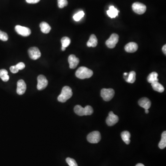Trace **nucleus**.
I'll return each mask as SVG.
<instances>
[{"label": "nucleus", "instance_id": "obj_26", "mask_svg": "<svg viewBox=\"0 0 166 166\" xmlns=\"http://www.w3.org/2000/svg\"><path fill=\"white\" fill-rule=\"evenodd\" d=\"M84 12L81 11L79 12L77 14H75L73 17L74 20L76 21H79L84 16Z\"/></svg>", "mask_w": 166, "mask_h": 166}, {"label": "nucleus", "instance_id": "obj_16", "mask_svg": "<svg viewBox=\"0 0 166 166\" xmlns=\"http://www.w3.org/2000/svg\"><path fill=\"white\" fill-rule=\"evenodd\" d=\"M119 12L116 8H115L113 6L109 7V10L107 11V13L108 16L111 18H114L117 16Z\"/></svg>", "mask_w": 166, "mask_h": 166}, {"label": "nucleus", "instance_id": "obj_34", "mask_svg": "<svg viewBox=\"0 0 166 166\" xmlns=\"http://www.w3.org/2000/svg\"><path fill=\"white\" fill-rule=\"evenodd\" d=\"M136 166H144V165L142 164V163H138L136 165Z\"/></svg>", "mask_w": 166, "mask_h": 166}, {"label": "nucleus", "instance_id": "obj_35", "mask_svg": "<svg viewBox=\"0 0 166 166\" xmlns=\"http://www.w3.org/2000/svg\"><path fill=\"white\" fill-rule=\"evenodd\" d=\"M66 48L62 46V47H61V50H62V51H65V50H66Z\"/></svg>", "mask_w": 166, "mask_h": 166}, {"label": "nucleus", "instance_id": "obj_24", "mask_svg": "<svg viewBox=\"0 0 166 166\" xmlns=\"http://www.w3.org/2000/svg\"><path fill=\"white\" fill-rule=\"evenodd\" d=\"M0 78L4 82H7L9 79L8 72L6 69L0 70Z\"/></svg>", "mask_w": 166, "mask_h": 166}, {"label": "nucleus", "instance_id": "obj_15", "mask_svg": "<svg viewBox=\"0 0 166 166\" xmlns=\"http://www.w3.org/2000/svg\"><path fill=\"white\" fill-rule=\"evenodd\" d=\"M138 104L144 109H149L151 106V102L147 98H142L138 101Z\"/></svg>", "mask_w": 166, "mask_h": 166}, {"label": "nucleus", "instance_id": "obj_5", "mask_svg": "<svg viewBox=\"0 0 166 166\" xmlns=\"http://www.w3.org/2000/svg\"><path fill=\"white\" fill-rule=\"evenodd\" d=\"M87 139L90 143H98L101 139V134L98 131L91 132L87 136Z\"/></svg>", "mask_w": 166, "mask_h": 166}, {"label": "nucleus", "instance_id": "obj_28", "mask_svg": "<svg viewBox=\"0 0 166 166\" xmlns=\"http://www.w3.org/2000/svg\"><path fill=\"white\" fill-rule=\"evenodd\" d=\"M68 5L67 0H58V5L59 7L62 8Z\"/></svg>", "mask_w": 166, "mask_h": 166}, {"label": "nucleus", "instance_id": "obj_4", "mask_svg": "<svg viewBox=\"0 0 166 166\" xmlns=\"http://www.w3.org/2000/svg\"><path fill=\"white\" fill-rule=\"evenodd\" d=\"M114 90L113 89H103L101 90V95L105 101H109L114 97Z\"/></svg>", "mask_w": 166, "mask_h": 166}, {"label": "nucleus", "instance_id": "obj_7", "mask_svg": "<svg viewBox=\"0 0 166 166\" xmlns=\"http://www.w3.org/2000/svg\"><path fill=\"white\" fill-rule=\"evenodd\" d=\"M118 35L115 33H113L111 35L109 39L107 40L106 42V44L108 48L110 49H113L115 47L116 44H117L119 41Z\"/></svg>", "mask_w": 166, "mask_h": 166}, {"label": "nucleus", "instance_id": "obj_3", "mask_svg": "<svg viewBox=\"0 0 166 166\" xmlns=\"http://www.w3.org/2000/svg\"><path fill=\"white\" fill-rule=\"evenodd\" d=\"M73 95L72 89L69 86H66L62 88L61 94L58 97V100L61 103H65Z\"/></svg>", "mask_w": 166, "mask_h": 166}, {"label": "nucleus", "instance_id": "obj_20", "mask_svg": "<svg viewBox=\"0 0 166 166\" xmlns=\"http://www.w3.org/2000/svg\"><path fill=\"white\" fill-rule=\"evenodd\" d=\"M151 85L154 90L157 91L158 92L162 93L164 91V88L163 85H162L158 82L157 81L151 83Z\"/></svg>", "mask_w": 166, "mask_h": 166}, {"label": "nucleus", "instance_id": "obj_25", "mask_svg": "<svg viewBox=\"0 0 166 166\" xmlns=\"http://www.w3.org/2000/svg\"><path fill=\"white\" fill-rule=\"evenodd\" d=\"M61 43L62 44V46L63 47H68L69 45L71 43V40L69 37L64 36V37L62 38L61 39Z\"/></svg>", "mask_w": 166, "mask_h": 166}, {"label": "nucleus", "instance_id": "obj_12", "mask_svg": "<svg viewBox=\"0 0 166 166\" xmlns=\"http://www.w3.org/2000/svg\"><path fill=\"white\" fill-rule=\"evenodd\" d=\"M26 89V84L22 79L19 80L17 82V93L20 95L24 94Z\"/></svg>", "mask_w": 166, "mask_h": 166}, {"label": "nucleus", "instance_id": "obj_31", "mask_svg": "<svg viewBox=\"0 0 166 166\" xmlns=\"http://www.w3.org/2000/svg\"><path fill=\"white\" fill-rule=\"evenodd\" d=\"M11 72L13 74H16L19 72V70L17 69L15 66H11L10 68Z\"/></svg>", "mask_w": 166, "mask_h": 166}, {"label": "nucleus", "instance_id": "obj_10", "mask_svg": "<svg viewBox=\"0 0 166 166\" xmlns=\"http://www.w3.org/2000/svg\"><path fill=\"white\" fill-rule=\"evenodd\" d=\"M16 31L18 34L24 36H29L31 34V31L28 27L17 25L15 27Z\"/></svg>", "mask_w": 166, "mask_h": 166}, {"label": "nucleus", "instance_id": "obj_6", "mask_svg": "<svg viewBox=\"0 0 166 166\" xmlns=\"http://www.w3.org/2000/svg\"><path fill=\"white\" fill-rule=\"evenodd\" d=\"M132 8L134 12L138 15H142L146 10V7L143 3L136 2L133 3L132 5Z\"/></svg>", "mask_w": 166, "mask_h": 166}, {"label": "nucleus", "instance_id": "obj_21", "mask_svg": "<svg viewBox=\"0 0 166 166\" xmlns=\"http://www.w3.org/2000/svg\"><path fill=\"white\" fill-rule=\"evenodd\" d=\"M40 27L42 32L45 34L49 33L51 30V27L50 25L45 22H42L40 24Z\"/></svg>", "mask_w": 166, "mask_h": 166}, {"label": "nucleus", "instance_id": "obj_36", "mask_svg": "<svg viewBox=\"0 0 166 166\" xmlns=\"http://www.w3.org/2000/svg\"><path fill=\"white\" fill-rule=\"evenodd\" d=\"M145 112L146 114H148L149 111L148 109H145Z\"/></svg>", "mask_w": 166, "mask_h": 166}, {"label": "nucleus", "instance_id": "obj_27", "mask_svg": "<svg viewBox=\"0 0 166 166\" xmlns=\"http://www.w3.org/2000/svg\"><path fill=\"white\" fill-rule=\"evenodd\" d=\"M66 162L69 166H78L77 162L74 159L68 157L66 159Z\"/></svg>", "mask_w": 166, "mask_h": 166}, {"label": "nucleus", "instance_id": "obj_2", "mask_svg": "<svg viewBox=\"0 0 166 166\" xmlns=\"http://www.w3.org/2000/svg\"><path fill=\"white\" fill-rule=\"evenodd\" d=\"M75 113L77 115L79 116L84 115H90L93 113V109L90 106H86L85 108H83L80 105H77L75 106L74 108Z\"/></svg>", "mask_w": 166, "mask_h": 166}, {"label": "nucleus", "instance_id": "obj_32", "mask_svg": "<svg viewBox=\"0 0 166 166\" xmlns=\"http://www.w3.org/2000/svg\"><path fill=\"white\" fill-rule=\"evenodd\" d=\"M40 0H26V2L30 4H35L38 3Z\"/></svg>", "mask_w": 166, "mask_h": 166}, {"label": "nucleus", "instance_id": "obj_37", "mask_svg": "<svg viewBox=\"0 0 166 166\" xmlns=\"http://www.w3.org/2000/svg\"><path fill=\"white\" fill-rule=\"evenodd\" d=\"M128 74V73H124V76H127V75Z\"/></svg>", "mask_w": 166, "mask_h": 166}, {"label": "nucleus", "instance_id": "obj_33", "mask_svg": "<svg viewBox=\"0 0 166 166\" xmlns=\"http://www.w3.org/2000/svg\"><path fill=\"white\" fill-rule=\"evenodd\" d=\"M166 45H164L163 46V47H162V51H163V53L165 54V55H166Z\"/></svg>", "mask_w": 166, "mask_h": 166}, {"label": "nucleus", "instance_id": "obj_19", "mask_svg": "<svg viewBox=\"0 0 166 166\" xmlns=\"http://www.w3.org/2000/svg\"><path fill=\"white\" fill-rule=\"evenodd\" d=\"M121 137H122L123 141L126 144H129L130 143V142H131V140H130L131 134L128 131H126L122 132V133H121Z\"/></svg>", "mask_w": 166, "mask_h": 166}, {"label": "nucleus", "instance_id": "obj_23", "mask_svg": "<svg viewBox=\"0 0 166 166\" xmlns=\"http://www.w3.org/2000/svg\"><path fill=\"white\" fill-rule=\"evenodd\" d=\"M159 148L163 149L166 147V132L164 131L162 134V138L158 144Z\"/></svg>", "mask_w": 166, "mask_h": 166}, {"label": "nucleus", "instance_id": "obj_1", "mask_svg": "<svg viewBox=\"0 0 166 166\" xmlns=\"http://www.w3.org/2000/svg\"><path fill=\"white\" fill-rule=\"evenodd\" d=\"M93 74V72L92 71L84 66H81L79 68L75 73L76 77L82 79H89L92 76Z\"/></svg>", "mask_w": 166, "mask_h": 166}, {"label": "nucleus", "instance_id": "obj_13", "mask_svg": "<svg viewBox=\"0 0 166 166\" xmlns=\"http://www.w3.org/2000/svg\"><path fill=\"white\" fill-rule=\"evenodd\" d=\"M69 67L70 68L74 69L77 67L79 62V60L78 58H77L74 55H71L68 59Z\"/></svg>", "mask_w": 166, "mask_h": 166}, {"label": "nucleus", "instance_id": "obj_14", "mask_svg": "<svg viewBox=\"0 0 166 166\" xmlns=\"http://www.w3.org/2000/svg\"><path fill=\"white\" fill-rule=\"evenodd\" d=\"M138 49V45L134 42H130L127 44L124 47V50L128 53H134L137 51Z\"/></svg>", "mask_w": 166, "mask_h": 166}, {"label": "nucleus", "instance_id": "obj_29", "mask_svg": "<svg viewBox=\"0 0 166 166\" xmlns=\"http://www.w3.org/2000/svg\"><path fill=\"white\" fill-rule=\"evenodd\" d=\"M8 36L6 32L0 30V40L3 41H7L8 40Z\"/></svg>", "mask_w": 166, "mask_h": 166}, {"label": "nucleus", "instance_id": "obj_22", "mask_svg": "<svg viewBox=\"0 0 166 166\" xmlns=\"http://www.w3.org/2000/svg\"><path fill=\"white\" fill-rule=\"evenodd\" d=\"M158 74L156 72H154L149 75L147 77V81L149 83H151L155 82H158L159 79H158Z\"/></svg>", "mask_w": 166, "mask_h": 166}, {"label": "nucleus", "instance_id": "obj_8", "mask_svg": "<svg viewBox=\"0 0 166 166\" xmlns=\"http://www.w3.org/2000/svg\"><path fill=\"white\" fill-rule=\"evenodd\" d=\"M48 81L47 79L43 75H40L37 77V89L39 90H43L47 87Z\"/></svg>", "mask_w": 166, "mask_h": 166}, {"label": "nucleus", "instance_id": "obj_11", "mask_svg": "<svg viewBox=\"0 0 166 166\" xmlns=\"http://www.w3.org/2000/svg\"><path fill=\"white\" fill-rule=\"evenodd\" d=\"M119 117L115 115L112 111L109 112L108 116L106 119V123L108 126H113L118 122Z\"/></svg>", "mask_w": 166, "mask_h": 166}, {"label": "nucleus", "instance_id": "obj_18", "mask_svg": "<svg viewBox=\"0 0 166 166\" xmlns=\"http://www.w3.org/2000/svg\"><path fill=\"white\" fill-rule=\"evenodd\" d=\"M124 79L127 83H133L136 80V73L134 71H131L126 76H124Z\"/></svg>", "mask_w": 166, "mask_h": 166}, {"label": "nucleus", "instance_id": "obj_30", "mask_svg": "<svg viewBox=\"0 0 166 166\" xmlns=\"http://www.w3.org/2000/svg\"><path fill=\"white\" fill-rule=\"evenodd\" d=\"M15 66L17 69L19 70H23L25 68V65L23 62H20L19 63L17 64L16 65H15Z\"/></svg>", "mask_w": 166, "mask_h": 166}, {"label": "nucleus", "instance_id": "obj_9", "mask_svg": "<svg viewBox=\"0 0 166 166\" xmlns=\"http://www.w3.org/2000/svg\"><path fill=\"white\" fill-rule=\"evenodd\" d=\"M28 54L31 59L36 60L41 57V54L39 50L36 47H31L28 50Z\"/></svg>", "mask_w": 166, "mask_h": 166}, {"label": "nucleus", "instance_id": "obj_17", "mask_svg": "<svg viewBox=\"0 0 166 166\" xmlns=\"http://www.w3.org/2000/svg\"><path fill=\"white\" fill-rule=\"evenodd\" d=\"M98 45V39L94 34L91 35L89 40L87 42V45L88 47H95Z\"/></svg>", "mask_w": 166, "mask_h": 166}]
</instances>
